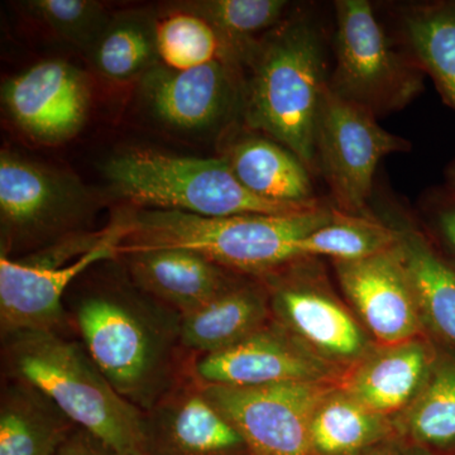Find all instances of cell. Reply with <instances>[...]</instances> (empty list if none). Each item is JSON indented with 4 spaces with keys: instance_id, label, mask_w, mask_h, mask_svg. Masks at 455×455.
Segmentation results:
<instances>
[{
    "instance_id": "cell-1",
    "label": "cell",
    "mask_w": 455,
    "mask_h": 455,
    "mask_svg": "<svg viewBox=\"0 0 455 455\" xmlns=\"http://www.w3.org/2000/svg\"><path fill=\"white\" fill-rule=\"evenodd\" d=\"M66 311L92 362L145 414L187 372L181 314L140 290L130 276L86 284L71 296Z\"/></svg>"
},
{
    "instance_id": "cell-2",
    "label": "cell",
    "mask_w": 455,
    "mask_h": 455,
    "mask_svg": "<svg viewBox=\"0 0 455 455\" xmlns=\"http://www.w3.org/2000/svg\"><path fill=\"white\" fill-rule=\"evenodd\" d=\"M335 214L337 209L323 204L292 214L224 218L137 209L122 217L127 235L118 257L137 250L182 248L228 271L263 278L301 259L299 242L333 220Z\"/></svg>"
},
{
    "instance_id": "cell-3",
    "label": "cell",
    "mask_w": 455,
    "mask_h": 455,
    "mask_svg": "<svg viewBox=\"0 0 455 455\" xmlns=\"http://www.w3.org/2000/svg\"><path fill=\"white\" fill-rule=\"evenodd\" d=\"M244 66L245 123L316 171V124L329 77L319 28L307 18H286L263 36Z\"/></svg>"
},
{
    "instance_id": "cell-4",
    "label": "cell",
    "mask_w": 455,
    "mask_h": 455,
    "mask_svg": "<svg viewBox=\"0 0 455 455\" xmlns=\"http://www.w3.org/2000/svg\"><path fill=\"white\" fill-rule=\"evenodd\" d=\"M2 343L8 379L38 388L116 455H146L145 412L116 391L82 341L55 331H20Z\"/></svg>"
},
{
    "instance_id": "cell-5",
    "label": "cell",
    "mask_w": 455,
    "mask_h": 455,
    "mask_svg": "<svg viewBox=\"0 0 455 455\" xmlns=\"http://www.w3.org/2000/svg\"><path fill=\"white\" fill-rule=\"evenodd\" d=\"M101 171L113 193L139 209L224 218L292 214L320 205H286L260 199L238 181L223 157L132 148L108 158Z\"/></svg>"
},
{
    "instance_id": "cell-6",
    "label": "cell",
    "mask_w": 455,
    "mask_h": 455,
    "mask_svg": "<svg viewBox=\"0 0 455 455\" xmlns=\"http://www.w3.org/2000/svg\"><path fill=\"white\" fill-rule=\"evenodd\" d=\"M127 235L123 218L99 232L74 233L13 259L0 252V334L55 331L68 326L65 299L77 277L106 260L118 259Z\"/></svg>"
},
{
    "instance_id": "cell-7",
    "label": "cell",
    "mask_w": 455,
    "mask_h": 455,
    "mask_svg": "<svg viewBox=\"0 0 455 455\" xmlns=\"http://www.w3.org/2000/svg\"><path fill=\"white\" fill-rule=\"evenodd\" d=\"M334 9L331 92L374 116L409 106L427 76L411 53L395 46L367 0H338Z\"/></svg>"
},
{
    "instance_id": "cell-8",
    "label": "cell",
    "mask_w": 455,
    "mask_h": 455,
    "mask_svg": "<svg viewBox=\"0 0 455 455\" xmlns=\"http://www.w3.org/2000/svg\"><path fill=\"white\" fill-rule=\"evenodd\" d=\"M90 208L88 193L77 180L14 154L0 155L2 251L35 252L59 239L82 232Z\"/></svg>"
},
{
    "instance_id": "cell-9",
    "label": "cell",
    "mask_w": 455,
    "mask_h": 455,
    "mask_svg": "<svg viewBox=\"0 0 455 455\" xmlns=\"http://www.w3.org/2000/svg\"><path fill=\"white\" fill-rule=\"evenodd\" d=\"M316 166L331 188L335 209L368 215L374 173L386 156L406 152L411 143L383 130L377 116L338 97L326 86L317 118Z\"/></svg>"
},
{
    "instance_id": "cell-10",
    "label": "cell",
    "mask_w": 455,
    "mask_h": 455,
    "mask_svg": "<svg viewBox=\"0 0 455 455\" xmlns=\"http://www.w3.org/2000/svg\"><path fill=\"white\" fill-rule=\"evenodd\" d=\"M338 385L292 382L259 387H202L242 434L253 455H315L311 421L323 398Z\"/></svg>"
},
{
    "instance_id": "cell-11",
    "label": "cell",
    "mask_w": 455,
    "mask_h": 455,
    "mask_svg": "<svg viewBox=\"0 0 455 455\" xmlns=\"http://www.w3.org/2000/svg\"><path fill=\"white\" fill-rule=\"evenodd\" d=\"M300 260L262 278L272 319L334 366H357L373 349L372 344L338 299L302 274Z\"/></svg>"
},
{
    "instance_id": "cell-12",
    "label": "cell",
    "mask_w": 455,
    "mask_h": 455,
    "mask_svg": "<svg viewBox=\"0 0 455 455\" xmlns=\"http://www.w3.org/2000/svg\"><path fill=\"white\" fill-rule=\"evenodd\" d=\"M188 370L202 385L259 387L278 383H341V368L317 355L274 319L220 352L190 355Z\"/></svg>"
},
{
    "instance_id": "cell-13",
    "label": "cell",
    "mask_w": 455,
    "mask_h": 455,
    "mask_svg": "<svg viewBox=\"0 0 455 455\" xmlns=\"http://www.w3.org/2000/svg\"><path fill=\"white\" fill-rule=\"evenodd\" d=\"M2 98L12 121L29 139L59 145L83 130L92 85L76 66L47 60L9 79L3 85Z\"/></svg>"
},
{
    "instance_id": "cell-14",
    "label": "cell",
    "mask_w": 455,
    "mask_h": 455,
    "mask_svg": "<svg viewBox=\"0 0 455 455\" xmlns=\"http://www.w3.org/2000/svg\"><path fill=\"white\" fill-rule=\"evenodd\" d=\"M241 68L226 60L176 70L156 65L140 80V95L158 122L180 132H206L242 108Z\"/></svg>"
},
{
    "instance_id": "cell-15",
    "label": "cell",
    "mask_w": 455,
    "mask_h": 455,
    "mask_svg": "<svg viewBox=\"0 0 455 455\" xmlns=\"http://www.w3.org/2000/svg\"><path fill=\"white\" fill-rule=\"evenodd\" d=\"M334 267L343 292L379 346L421 337L423 319L397 244L367 259L334 262Z\"/></svg>"
},
{
    "instance_id": "cell-16",
    "label": "cell",
    "mask_w": 455,
    "mask_h": 455,
    "mask_svg": "<svg viewBox=\"0 0 455 455\" xmlns=\"http://www.w3.org/2000/svg\"><path fill=\"white\" fill-rule=\"evenodd\" d=\"M146 455H253L242 434L187 372L146 414Z\"/></svg>"
},
{
    "instance_id": "cell-17",
    "label": "cell",
    "mask_w": 455,
    "mask_h": 455,
    "mask_svg": "<svg viewBox=\"0 0 455 455\" xmlns=\"http://www.w3.org/2000/svg\"><path fill=\"white\" fill-rule=\"evenodd\" d=\"M118 259L140 290L182 316L205 307L238 281L235 272L182 248L132 251Z\"/></svg>"
},
{
    "instance_id": "cell-18",
    "label": "cell",
    "mask_w": 455,
    "mask_h": 455,
    "mask_svg": "<svg viewBox=\"0 0 455 455\" xmlns=\"http://www.w3.org/2000/svg\"><path fill=\"white\" fill-rule=\"evenodd\" d=\"M438 347L415 339L373 348L344 377L341 387L377 414L401 415L423 390Z\"/></svg>"
},
{
    "instance_id": "cell-19",
    "label": "cell",
    "mask_w": 455,
    "mask_h": 455,
    "mask_svg": "<svg viewBox=\"0 0 455 455\" xmlns=\"http://www.w3.org/2000/svg\"><path fill=\"white\" fill-rule=\"evenodd\" d=\"M271 320L265 283L238 280L205 307L182 316L181 346L190 355L220 352L247 339Z\"/></svg>"
},
{
    "instance_id": "cell-20",
    "label": "cell",
    "mask_w": 455,
    "mask_h": 455,
    "mask_svg": "<svg viewBox=\"0 0 455 455\" xmlns=\"http://www.w3.org/2000/svg\"><path fill=\"white\" fill-rule=\"evenodd\" d=\"M223 158L238 181L260 199L295 206L320 204L309 167L276 140L243 137L228 147Z\"/></svg>"
},
{
    "instance_id": "cell-21",
    "label": "cell",
    "mask_w": 455,
    "mask_h": 455,
    "mask_svg": "<svg viewBox=\"0 0 455 455\" xmlns=\"http://www.w3.org/2000/svg\"><path fill=\"white\" fill-rule=\"evenodd\" d=\"M403 254L424 328L433 340L455 353V262L409 223L392 226Z\"/></svg>"
},
{
    "instance_id": "cell-22",
    "label": "cell",
    "mask_w": 455,
    "mask_h": 455,
    "mask_svg": "<svg viewBox=\"0 0 455 455\" xmlns=\"http://www.w3.org/2000/svg\"><path fill=\"white\" fill-rule=\"evenodd\" d=\"M0 396V455H53L76 425L29 383L8 379Z\"/></svg>"
},
{
    "instance_id": "cell-23",
    "label": "cell",
    "mask_w": 455,
    "mask_h": 455,
    "mask_svg": "<svg viewBox=\"0 0 455 455\" xmlns=\"http://www.w3.org/2000/svg\"><path fill=\"white\" fill-rule=\"evenodd\" d=\"M401 36L443 100L455 112V2L414 3L398 11Z\"/></svg>"
},
{
    "instance_id": "cell-24",
    "label": "cell",
    "mask_w": 455,
    "mask_h": 455,
    "mask_svg": "<svg viewBox=\"0 0 455 455\" xmlns=\"http://www.w3.org/2000/svg\"><path fill=\"white\" fill-rule=\"evenodd\" d=\"M423 390L395 424L400 438L434 455H455V353L439 346Z\"/></svg>"
},
{
    "instance_id": "cell-25",
    "label": "cell",
    "mask_w": 455,
    "mask_h": 455,
    "mask_svg": "<svg viewBox=\"0 0 455 455\" xmlns=\"http://www.w3.org/2000/svg\"><path fill=\"white\" fill-rule=\"evenodd\" d=\"M310 433L315 455H364L398 435L390 418L368 409L341 383L317 406Z\"/></svg>"
},
{
    "instance_id": "cell-26",
    "label": "cell",
    "mask_w": 455,
    "mask_h": 455,
    "mask_svg": "<svg viewBox=\"0 0 455 455\" xmlns=\"http://www.w3.org/2000/svg\"><path fill=\"white\" fill-rule=\"evenodd\" d=\"M178 8L208 20L220 36L224 59L244 68L263 36L280 26L289 3L284 0H199Z\"/></svg>"
},
{
    "instance_id": "cell-27",
    "label": "cell",
    "mask_w": 455,
    "mask_h": 455,
    "mask_svg": "<svg viewBox=\"0 0 455 455\" xmlns=\"http://www.w3.org/2000/svg\"><path fill=\"white\" fill-rule=\"evenodd\" d=\"M89 55L92 68L108 82H140L161 62L156 20L140 14L110 17Z\"/></svg>"
},
{
    "instance_id": "cell-28",
    "label": "cell",
    "mask_w": 455,
    "mask_h": 455,
    "mask_svg": "<svg viewBox=\"0 0 455 455\" xmlns=\"http://www.w3.org/2000/svg\"><path fill=\"white\" fill-rule=\"evenodd\" d=\"M397 242V230L390 224L337 211L333 220L299 242L298 253L301 259L324 256L334 262H352L391 250Z\"/></svg>"
},
{
    "instance_id": "cell-29",
    "label": "cell",
    "mask_w": 455,
    "mask_h": 455,
    "mask_svg": "<svg viewBox=\"0 0 455 455\" xmlns=\"http://www.w3.org/2000/svg\"><path fill=\"white\" fill-rule=\"evenodd\" d=\"M156 40L161 64L176 70L226 60L220 36L211 23L185 9L156 20Z\"/></svg>"
},
{
    "instance_id": "cell-30",
    "label": "cell",
    "mask_w": 455,
    "mask_h": 455,
    "mask_svg": "<svg viewBox=\"0 0 455 455\" xmlns=\"http://www.w3.org/2000/svg\"><path fill=\"white\" fill-rule=\"evenodd\" d=\"M23 4L60 37L88 52L110 20L104 5L94 0H29Z\"/></svg>"
},
{
    "instance_id": "cell-31",
    "label": "cell",
    "mask_w": 455,
    "mask_h": 455,
    "mask_svg": "<svg viewBox=\"0 0 455 455\" xmlns=\"http://www.w3.org/2000/svg\"><path fill=\"white\" fill-rule=\"evenodd\" d=\"M433 199L431 215L436 235L455 262V196L445 191Z\"/></svg>"
},
{
    "instance_id": "cell-32",
    "label": "cell",
    "mask_w": 455,
    "mask_h": 455,
    "mask_svg": "<svg viewBox=\"0 0 455 455\" xmlns=\"http://www.w3.org/2000/svg\"><path fill=\"white\" fill-rule=\"evenodd\" d=\"M53 455H116L89 431L76 427Z\"/></svg>"
},
{
    "instance_id": "cell-33",
    "label": "cell",
    "mask_w": 455,
    "mask_h": 455,
    "mask_svg": "<svg viewBox=\"0 0 455 455\" xmlns=\"http://www.w3.org/2000/svg\"><path fill=\"white\" fill-rule=\"evenodd\" d=\"M364 455H406V443L397 435L386 440Z\"/></svg>"
},
{
    "instance_id": "cell-34",
    "label": "cell",
    "mask_w": 455,
    "mask_h": 455,
    "mask_svg": "<svg viewBox=\"0 0 455 455\" xmlns=\"http://www.w3.org/2000/svg\"><path fill=\"white\" fill-rule=\"evenodd\" d=\"M445 176H447V191L455 196V158L445 171Z\"/></svg>"
},
{
    "instance_id": "cell-35",
    "label": "cell",
    "mask_w": 455,
    "mask_h": 455,
    "mask_svg": "<svg viewBox=\"0 0 455 455\" xmlns=\"http://www.w3.org/2000/svg\"><path fill=\"white\" fill-rule=\"evenodd\" d=\"M406 455H434L431 454L427 449L418 447V445L407 444L406 443Z\"/></svg>"
}]
</instances>
